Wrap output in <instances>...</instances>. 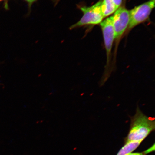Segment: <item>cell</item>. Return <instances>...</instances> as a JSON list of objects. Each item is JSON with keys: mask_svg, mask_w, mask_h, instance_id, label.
Instances as JSON below:
<instances>
[{"mask_svg": "<svg viewBox=\"0 0 155 155\" xmlns=\"http://www.w3.org/2000/svg\"><path fill=\"white\" fill-rule=\"evenodd\" d=\"M146 155L145 152L143 153H130L126 155Z\"/></svg>", "mask_w": 155, "mask_h": 155, "instance_id": "30bf717a", "label": "cell"}, {"mask_svg": "<svg viewBox=\"0 0 155 155\" xmlns=\"http://www.w3.org/2000/svg\"><path fill=\"white\" fill-rule=\"evenodd\" d=\"M130 126L126 142L142 141L155 130L154 119L145 115L137 106L135 114L130 117Z\"/></svg>", "mask_w": 155, "mask_h": 155, "instance_id": "6da1fadb", "label": "cell"}, {"mask_svg": "<svg viewBox=\"0 0 155 155\" xmlns=\"http://www.w3.org/2000/svg\"><path fill=\"white\" fill-rule=\"evenodd\" d=\"M141 141H130L126 142V143L122 147L117 155H126L133 152L138 147Z\"/></svg>", "mask_w": 155, "mask_h": 155, "instance_id": "52a82bcc", "label": "cell"}, {"mask_svg": "<svg viewBox=\"0 0 155 155\" xmlns=\"http://www.w3.org/2000/svg\"><path fill=\"white\" fill-rule=\"evenodd\" d=\"M3 1V0H0V2H1V1Z\"/></svg>", "mask_w": 155, "mask_h": 155, "instance_id": "8fae6325", "label": "cell"}, {"mask_svg": "<svg viewBox=\"0 0 155 155\" xmlns=\"http://www.w3.org/2000/svg\"><path fill=\"white\" fill-rule=\"evenodd\" d=\"M114 3L115 4L116 8L117 9L121 6V5L123 2V0H112Z\"/></svg>", "mask_w": 155, "mask_h": 155, "instance_id": "ba28073f", "label": "cell"}, {"mask_svg": "<svg viewBox=\"0 0 155 155\" xmlns=\"http://www.w3.org/2000/svg\"><path fill=\"white\" fill-rule=\"evenodd\" d=\"M101 1L90 7L80 6L79 8L83 13V16L78 22L71 26L70 29L72 30L86 25L100 24L104 18L101 9Z\"/></svg>", "mask_w": 155, "mask_h": 155, "instance_id": "3957f363", "label": "cell"}, {"mask_svg": "<svg viewBox=\"0 0 155 155\" xmlns=\"http://www.w3.org/2000/svg\"><path fill=\"white\" fill-rule=\"evenodd\" d=\"M115 33V40L118 41L128 27L130 21L129 10L124 7L119 8L112 15Z\"/></svg>", "mask_w": 155, "mask_h": 155, "instance_id": "5b68a950", "label": "cell"}, {"mask_svg": "<svg viewBox=\"0 0 155 155\" xmlns=\"http://www.w3.org/2000/svg\"><path fill=\"white\" fill-rule=\"evenodd\" d=\"M155 1L150 0L129 10L130 21L128 31L148 20L155 7Z\"/></svg>", "mask_w": 155, "mask_h": 155, "instance_id": "277c9868", "label": "cell"}, {"mask_svg": "<svg viewBox=\"0 0 155 155\" xmlns=\"http://www.w3.org/2000/svg\"><path fill=\"white\" fill-rule=\"evenodd\" d=\"M101 9L104 18L113 14L117 9L112 0H102Z\"/></svg>", "mask_w": 155, "mask_h": 155, "instance_id": "8992f818", "label": "cell"}, {"mask_svg": "<svg viewBox=\"0 0 155 155\" xmlns=\"http://www.w3.org/2000/svg\"><path fill=\"white\" fill-rule=\"evenodd\" d=\"M26 1L27 3H28V8L29 9H31V7L33 3L35 2H36L38 1V0H24Z\"/></svg>", "mask_w": 155, "mask_h": 155, "instance_id": "9c48e42d", "label": "cell"}, {"mask_svg": "<svg viewBox=\"0 0 155 155\" xmlns=\"http://www.w3.org/2000/svg\"><path fill=\"white\" fill-rule=\"evenodd\" d=\"M100 25L103 36L107 56L106 65L100 83L101 86L107 81L112 73L110 62L112 45L115 40V33L112 16L103 20Z\"/></svg>", "mask_w": 155, "mask_h": 155, "instance_id": "7a4b0ae2", "label": "cell"}]
</instances>
